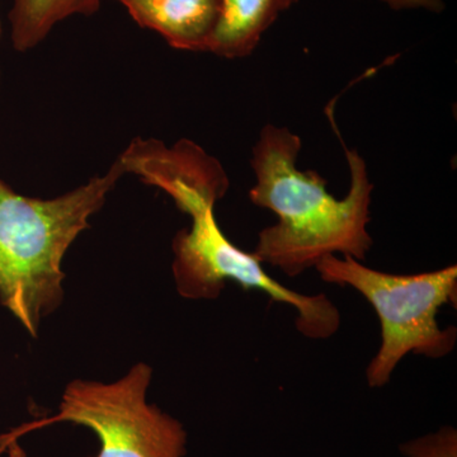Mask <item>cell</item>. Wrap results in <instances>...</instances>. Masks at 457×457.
Wrapping results in <instances>:
<instances>
[{
    "mask_svg": "<svg viewBox=\"0 0 457 457\" xmlns=\"http://www.w3.org/2000/svg\"><path fill=\"white\" fill-rule=\"evenodd\" d=\"M102 0H12L8 13L13 49H36L60 22L73 16H92Z\"/></svg>",
    "mask_w": 457,
    "mask_h": 457,
    "instance_id": "cell-9",
    "label": "cell"
},
{
    "mask_svg": "<svg viewBox=\"0 0 457 457\" xmlns=\"http://www.w3.org/2000/svg\"><path fill=\"white\" fill-rule=\"evenodd\" d=\"M0 84H2V69H0Z\"/></svg>",
    "mask_w": 457,
    "mask_h": 457,
    "instance_id": "cell-14",
    "label": "cell"
},
{
    "mask_svg": "<svg viewBox=\"0 0 457 457\" xmlns=\"http://www.w3.org/2000/svg\"><path fill=\"white\" fill-rule=\"evenodd\" d=\"M191 227L174 237L173 278L180 296L212 300L220 296L227 281L245 290L263 291L270 303H282L296 311V329L306 338L327 339L341 327V312L326 294L296 293L270 278L254 253L237 248L222 233L215 206L189 213Z\"/></svg>",
    "mask_w": 457,
    "mask_h": 457,
    "instance_id": "cell-5",
    "label": "cell"
},
{
    "mask_svg": "<svg viewBox=\"0 0 457 457\" xmlns=\"http://www.w3.org/2000/svg\"><path fill=\"white\" fill-rule=\"evenodd\" d=\"M393 11H422L441 13L445 9V0H380Z\"/></svg>",
    "mask_w": 457,
    "mask_h": 457,
    "instance_id": "cell-11",
    "label": "cell"
},
{
    "mask_svg": "<svg viewBox=\"0 0 457 457\" xmlns=\"http://www.w3.org/2000/svg\"><path fill=\"white\" fill-rule=\"evenodd\" d=\"M152 378L149 365L137 363L114 383L71 381L57 413L2 436L0 453L9 442L27 432L64 422L87 427L97 435L101 449L92 457H185L188 441L185 426L147 403Z\"/></svg>",
    "mask_w": 457,
    "mask_h": 457,
    "instance_id": "cell-4",
    "label": "cell"
},
{
    "mask_svg": "<svg viewBox=\"0 0 457 457\" xmlns=\"http://www.w3.org/2000/svg\"><path fill=\"white\" fill-rule=\"evenodd\" d=\"M125 174L117 158L106 173L54 198L23 196L0 179V303L29 336L64 302L66 252Z\"/></svg>",
    "mask_w": 457,
    "mask_h": 457,
    "instance_id": "cell-2",
    "label": "cell"
},
{
    "mask_svg": "<svg viewBox=\"0 0 457 457\" xmlns=\"http://www.w3.org/2000/svg\"><path fill=\"white\" fill-rule=\"evenodd\" d=\"M399 451L405 457H457V429L440 427L436 432L404 442Z\"/></svg>",
    "mask_w": 457,
    "mask_h": 457,
    "instance_id": "cell-10",
    "label": "cell"
},
{
    "mask_svg": "<svg viewBox=\"0 0 457 457\" xmlns=\"http://www.w3.org/2000/svg\"><path fill=\"white\" fill-rule=\"evenodd\" d=\"M302 146L290 129L267 123L252 149L255 182L249 200L278 219L260 231L253 253L288 278L315 269L329 255L363 262L374 245L368 225L375 186L365 159L343 144L351 185L338 200L327 191L320 174L297 168Z\"/></svg>",
    "mask_w": 457,
    "mask_h": 457,
    "instance_id": "cell-1",
    "label": "cell"
},
{
    "mask_svg": "<svg viewBox=\"0 0 457 457\" xmlns=\"http://www.w3.org/2000/svg\"><path fill=\"white\" fill-rule=\"evenodd\" d=\"M293 3L294 0H220L206 53L228 60L251 56L264 33Z\"/></svg>",
    "mask_w": 457,
    "mask_h": 457,
    "instance_id": "cell-8",
    "label": "cell"
},
{
    "mask_svg": "<svg viewBox=\"0 0 457 457\" xmlns=\"http://www.w3.org/2000/svg\"><path fill=\"white\" fill-rule=\"evenodd\" d=\"M132 20L152 29L173 49L206 53L220 0H117Z\"/></svg>",
    "mask_w": 457,
    "mask_h": 457,
    "instance_id": "cell-7",
    "label": "cell"
},
{
    "mask_svg": "<svg viewBox=\"0 0 457 457\" xmlns=\"http://www.w3.org/2000/svg\"><path fill=\"white\" fill-rule=\"evenodd\" d=\"M4 450L7 451L8 457H27L25 449L21 446L18 440L9 442Z\"/></svg>",
    "mask_w": 457,
    "mask_h": 457,
    "instance_id": "cell-12",
    "label": "cell"
},
{
    "mask_svg": "<svg viewBox=\"0 0 457 457\" xmlns=\"http://www.w3.org/2000/svg\"><path fill=\"white\" fill-rule=\"evenodd\" d=\"M2 32H3L2 21H0V37H2Z\"/></svg>",
    "mask_w": 457,
    "mask_h": 457,
    "instance_id": "cell-13",
    "label": "cell"
},
{
    "mask_svg": "<svg viewBox=\"0 0 457 457\" xmlns=\"http://www.w3.org/2000/svg\"><path fill=\"white\" fill-rule=\"evenodd\" d=\"M126 174L162 189L183 213L204 204H218L228 194L230 179L219 159L195 141L165 145L156 139L132 140L119 155Z\"/></svg>",
    "mask_w": 457,
    "mask_h": 457,
    "instance_id": "cell-6",
    "label": "cell"
},
{
    "mask_svg": "<svg viewBox=\"0 0 457 457\" xmlns=\"http://www.w3.org/2000/svg\"><path fill=\"white\" fill-rule=\"evenodd\" d=\"M315 270L328 284L359 291L378 314L381 345L366 370L372 389L389 383L408 353L442 359L455 348L456 327L442 329L437 321L442 306L456 305L455 264L417 275H393L370 269L348 255H329Z\"/></svg>",
    "mask_w": 457,
    "mask_h": 457,
    "instance_id": "cell-3",
    "label": "cell"
}]
</instances>
